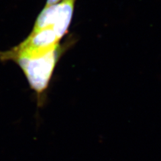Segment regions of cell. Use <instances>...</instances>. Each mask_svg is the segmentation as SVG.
<instances>
[{
  "instance_id": "6da1fadb",
  "label": "cell",
  "mask_w": 161,
  "mask_h": 161,
  "mask_svg": "<svg viewBox=\"0 0 161 161\" xmlns=\"http://www.w3.org/2000/svg\"><path fill=\"white\" fill-rule=\"evenodd\" d=\"M63 48H58L42 54L18 55L11 60L22 69L31 87L38 94L43 93L48 86L54 69L60 58Z\"/></svg>"
},
{
  "instance_id": "7a4b0ae2",
  "label": "cell",
  "mask_w": 161,
  "mask_h": 161,
  "mask_svg": "<svg viewBox=\"0 0 161 161\" xmlns=\"http://www.w3.org/2000/svg\"><path fill=\"white\" fill-rule=\"evenodd\" d=\"M76 0H60L45 6L37 17L32 31L51 28L60 40L68 31L71 22Z\"/></svg>"
},
{
  "instance_id": "3957f363",
  "label": "cell",
  "mask_w": 161,
  "mask_h": 161,
  "mask_svg": "<svg viewBox=\"0 0 161 161\" xmlns=\"http://www.w3.org/2000/svg\"><path fill=\"white\" fill-rule=\"evenodd\" d=\"M60 1V0H47L46 5H45V6H50V5L57 3L59 2Z\"/></svg>"
}]
</instances>
